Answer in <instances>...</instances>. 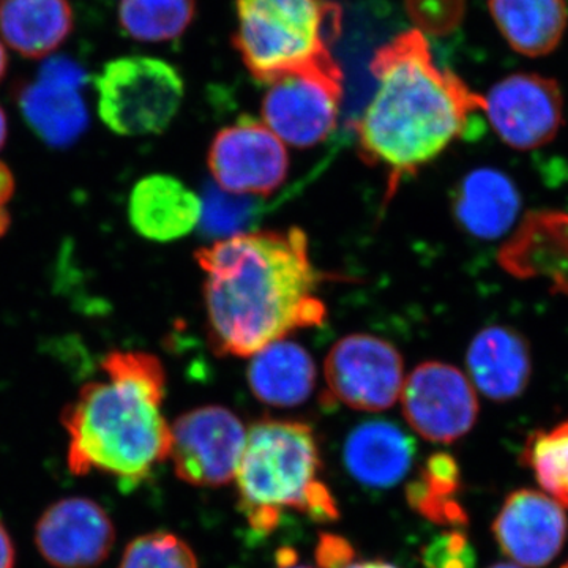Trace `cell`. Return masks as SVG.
<instances>
[{"mask_svg":"<svg viewBox=\"0 0 568 568\" xmlns=\"http://www.w3.org/2000/svg\"><path fill=\"white\" fill-rule=\"evenodd\" d=\"M209 339L220 355L252 357L298 328L323 325L325 276L298 227L220 239L197 250Z\"/></svg>","mask_w":568,"mask_h":568,"instance_id":"cell-1","label":"cell"},{"mask_svg":"<svg viewBox=\"0 0 568 568\" xmlns=\"http://www.w3.org/2000/svg\"><path fill=\"white\" fill-rule=\"evenodd\" d=\"M377 89L355 122L358 149L368 164L387 171V197L467 132L484 111V97L454 71L440 69L417 29L379 48L369 63Z\"/></svg>","mask_w":568,"mask_h":568,"instance_id":"cell-2","label":"cell"},{"mask_svg":"<svg viewBox=\"0 0 568 568\" xmlns=\"http://www.w3.org/2000/svg\"><path fill=\"white\" fill-rule=\"evenodd\" d=\"M102 368L106 379L85 384L63 409L67 463L74 476L97 470L138 487L170 457L166 375L155 355L132 351L108 354Z\"/></svg>","mask_w":568,"mask_h":568,"instance_id":"cell-3","label":"cell"},{"mask_svg":"<svg viewBox=\"0 0 568 568\" xmlns=\"http://www.w3.org/2000/svg\"><path fill=\"white\" fill-rule=\"evenodd\" d=\"M235 13L233 44L254 80L271 85L293 74H343L331 51L342 33L338 3L235 0Z\"/></svg>","mask_w":568,"mask_h":568,"instance_id":"cell-4","label":"cell"},{"mask_svg":"<svg viewBox=\"0 0 568 568\" xmlns=\"http://www.w3.org/2000/svg\"><path fill=\"white\" fill-rule=\"evenodd\" d=\"M320 469V447L312 426L284 420L254 424L246 433L235 474L239 506L253 532H274L283 508L304 511L310 493L321 481Z\"/></svg>","mask_w":568,"mask_h":568,"instance_id":"cell-5","label":"cell"},{"mask_svg":"<svg viewBox=\"0 0 568 568\" xmlns=\"http://www.w3.org/2000/svg\"><path fill=\"white\" fill-rule=\"evenodd\" d=\"M97 108L104 125L121 136L163 133L183 102L185 84L170 62L151 55H123L95 78Z\"/></svg>","mask_w":568,"mask_h":568,"instance_id":"cell-6","label":"cell"},{"mask_svg":"<svg viewBox=\"0 0 568 568\" xmlns=\"http://www.w3.org/2000/svg\"><path fill=\"white\" fill-rule=\"evenodd\" d=\"M327 398L366 413L398 402L405 386L402 354L379 336L354 334L339 339L324 364Z\"/></svg>","mask_w":568,"mask_h":568,"instance_id":"cell-7","label":"cell"},{"mask_svg":"<svg viewBox=\"0 0 568 568\" xmlns=\"http://www.w3.org/2000/svg\"><path fill=\"white\" fill-rule=\"evenodd\" d=\"M241 418L223 406L183 414L171 426L170 457L175 474L194 487H222L234 480L246 443Z\"/></svg>","mask_w":568,"mask_h":568,"instance_id":"cell-8","label":"cell"},{"mask_svg":"<svg viewBox=\"0 0 568 568\" xmlns=\"http://www.w3.org/2000/svg\"><path fill=\"white\" fill-rule=\"evenodd\" d=\"M207 162L216 186L245 196L274 193L290 170L284 142L250 115H242L215 134Z\"/></svg>","mask_w":568,"mask_h":568,"instance_id":"cell-9","label":"cell"},{"mask_svg":"<svg viewBox=\"0 0 568 568\" xmlns=\"http://www.w3.org/2000/svg\"><path fill=\"white\" fill-rule=\"evenodd\" d=\"M402 395L407 424L426 440L455 443L476 425V388L455 366L443 362L418 365L407 376Z\"/></svg>","mask_w":568,"mask_h":568,"instance_id":"cell-10","label":"cell"},{"mask_svg":"<svg viewBox=\"0 0 568 568\" xmlns=\"http://www.w3.org/2000/svg\"><path fill=\"white\" fill-rule=\"evenodd\" d=\"M88 71L69 55L47 59L36 80L18 91V104L26 123L50 148L74 144L88 130L89 115L84 91Z\"/></svg>","mask_w":568,"mask_h":568,"instance_id":"cell-11","label":"cell"},{"mask_svg":"<svg viewBox=\"0 0 568 568\" xmlns=\"http://www.w3.org/2000/svg\"><path fill=\"white\" fill-rule=\"evenodd\" d=\"M342 102L343 74L302 73L272 82L261 112L280 140L308 149L335 132Z\"/></svg>","mask_w":568,"mask_h":568,"instance_id":"cell-12","label":"cell"},{"mask_svg":"<svg viewBox=\"0 0 568 568\" xmlns=\"http://www.w3.org/2000/svg\"><path fill=\"white\" fill-rule=\"evenodd\" d=\"M484 100V112L497 136L517 151L547 145L562 126V92L551 78L510 74L496 82Z\"/></svg>","mask_w":568,"mask_h":568,"instance_id":"cell-13","label":"cell"},{"mask_svg":"<svg viewBox=\"0 0 568 568\" xmlns=\"http://www.w3.org/2000/svg\"><path fill=\"white\" fill-rule=\"evenodd\" d=\"M115 528L102 506L88 497L52 504L36 526L40 555L55 568H95L108 559Z\"/></svg>","mask_w":568,"mask_h":568,"instance_id":"cell-14","label":"cell"},{"mask_svg":"<svg viewBox=\"0 0 568 568\" xmlns=\"http://www.w3.org/2000/svg\"><path fill=\"white\" fill-rule=\"evenodd\" d=\"M493 534L504 555L526 568L548 566L568 536V519L552 497L534 489L511 493L493 523Z\"/></svg>","mask_w":568,"mask_h":568,"instance_id":"cell-15","label":"cell"},{"mask_svg":"<svg viewBox=\"0 0 568 568\" xmlns=\"http://www.w3.org/2000/svg\"><path fill=\"white\" fill-rule=\"evenodd\" d=\"M500 267L519 280H541L568 297V213L530 212L503 245Z\"/></svg>","mask_w":568,"mask_h":568,"instance_id":"cell-16","label":"cell"},{"mask_svg":"<svg viewBox=\"0 0 568 568\" xmlns=\"http://www.w3.org/2000/svg\"><path fill=\"white\" fill-rule=\"evenodd\" d=\"M466 362L474 386L497 403L518 398L532 375L528 339L506 325L478 332L467 349Z\"/></svg>","mask_w":568,"mask_h":568,"instance_id":"cell-17","label":"cell"},{"mask_svg":"<svg viewBox=\"0 0 568 568\" xmlns=\"http://www.w3.org/2000/svg\"><path fill=\"white\" fill-rule=\"evenodd\" d=\"M201 213V197L171 175H148L130 194V223L148 241L164 244L185 237L200 224Z\"/></svg>","mask_w":568,"mask_h":568,"instance_id":"cell-18","label":"cell"},{"mask_svg":"<svg viewBox=\"0 0 568 568\" xmlns=\"http://www.w3.org/2000/svg\"><path fill=\"white\" fill-rule=\"evenodd\" d=\"M416 444L398 425L369 420L355 426L346 437L343 462L347 473L368 488L395 487L409 474Z\"/></svg>","mask_w":568,"mask_h":568,"instance_id":"cell-19","label":"cell"},{"mask_svg":"<svg viewBox=\"0 0 568 568\" xmlns=\"http://www.w3.org/2000/svg\"><path fill=\"white\" fill-rule=\"evenodd\" d=\"M519 209L517 185L507 174L491 168L467 174L455 190V220L481 241L503 237L517 222Z\"/></svg>","mask_w":568,"mask_h":568,"instance_id":"cell-20","label":"cell"},{"mask_svg":"<svg viewBox=\"0 0 568 568\" xmlns=\"http://www.w3.org/2000/svg\"><path fill=\"white\" fill-rule=\"evenodd\" d=\"M252 357L246 377L253 395L265 405H304L315 390V361L297 343L280 339Z\"/></svg>","mask_w":568,"mask_h":568,"instance_id":"cell-21","label":"cell"},{"mask_svg":"<svg viewBox=\"0 0 568 568\" xmlns=\"http://www.w3.org/2000/svg\"><path fill=\"white\" fill-rule=\"evenodd\" d=\"M69 0H2L0 36L11 50L24 58L51 54L73 31Z\"/></svg>","mask_w":568,"mask_h":568,"instance_id":"cell-22","label":"cell"},{"mask_svg":"<svg viewBox=\"0 0 568 568\" xmlns=\"http://www.w3.org/2000/svg\"><path fill=\"white\" fill-rule=\"evenodd\" d=\"M488 7L511 50L528 58L555 51L567 31L566 0H488Z\"/></svg>","mask_w":568,"mask_h":568,"instance_id":"cell-23","label":"cell"},{"mask_svg":"<svg viewBox=\"0 0 568 568\" xmlns=\"http://www.w3.org/2000/svg\"><path fill=\"white\" fill-rule=\"evenodd\" d=\"M459 489L462 470L457 459L440 452L426 459L416 480L407 485L406 497L422 517L436 525L462 529L469 518L458 500Z\"/></svg>","mask_w":568,"mask_h":568,"instance_id":"cell-24","label":"cell"},{"mask_svg":"<svg viewBox=\"0 0 568 568\" xmlns=\"http://www.w3.org/2000/svg\"><path fill=\"white\" fill-rule=\"evenodd\" d=\"M196 17V0H121L119 22L130 39L162 43L179 39Z\"/></svg>","mask_w":568,"mask_h":568,"instance_id":"cell-25","label":"cell"},{"mask_svg":"<svg viewBox=\"0 0 568 568\" xmlns=\"http://www.w3.org/2000/svg\"><path fill=\"white\" fill-rule=\"evenodd\" d=\"M521 462L532 469L549 497L568 507V420L548 432L532 433L526 440Z\"/></svg>","mask_w":568,"mask_h":568,"instance_id":"cell-26","label":"cell"},{"mask_svg":"<svg viewBox=\"0 0 568 568\" xmlns=\"http://www.w3.org/2000/svg\"><path fill=\"white\" fill-rule=\"evenodd\" d=\"M201 226L204 233L220 239L245 234L257 215L256 201L245 194L224 192L220 186H209L204 193Z\"/></svg>","mask_w":568,"mask_h":568,"instance_id":"cell-27","label":"cell"},{"mask_svg":"<svg viewBox=\"0 0 568 568\" xmlns=\"http://www.w3.org/2000/svg\"><path fill=\"white\" fill-rule=\"evenodd\" d=\"M119 568H200L193 549L171 532H151L130 541Z\"/></svg>","mask_w":568,"mask_h":568,"instance_id":"cell-28","label":"cell"},{"mask_svg":"<svg viewBox=\"0 0 568 568\" xmlns=\"http://www.w3.org/2000/svg\"><path fill=\"white\" fill-rule=\"evenodd\" d=\"M405 10L424 36L446 37L457 31L466 17V0H405Z\"/></svg>","mask_w":568,"mask_h":568,"instance_id":"cell-29","label":"cell"},{"mask_svg":"<svg viewBox=\"0 0 568 568\" xmlns=\"http://www.w3.org/2000/svg\"><path fill=\"white\" fill-rule=\"evenodd\" d=\"M426 568H476L477 556L462 529H450L433 538L422 551Z\"/></svg>","mask_w":568,"mask_h":568,"instance_id":"cell-30","label":"cell"},{"mask_svg":"<svg viewBox=\"0 0 568 568\" xmlns=\"http://www.w3.org/2000/svg\"><path fill=\"white\" fill-rule=\"evenodd\" d=\"M353 545L334 534H323L317 541L316 562L321 568H346L354 562Z\"/></svg>","mask_w":568,"mask_h":568,"instance_id":"cell-31","label":"cell"},{"mask_svg":"<svg viewBox=\"0 0 568 568\" xmlns=\"http://www.w3.org/2000/svg\"><path fill=\"white\" fill-rule=\"evenodd\" d=\"M14 552L13 540H11L9 530L0 523V568H14Z\"/></svg>","mask_w":568,"mask_h":568,"instance_id":"cell-32","label":"cell"},{"mask_svg":"<svg viewBox=\"0 0 568 568\" xmlns=\"http://www.w3.org/2000/svg\"><path fill=\"white\" fill-rule=\"evenodd\" d=\"M14 194L13 173L6 163L0 162V207H6Z\"/></svg>","mask_w":568,"mask_h":568,"instance_id":"cell-33","label":"cell"},{"mask_svg":"<svg viewBox=\"0 0 568 568\" xmlns=\"http://www.w3.org/2000/svg\"><path fill=\"white\" fill-rule=\"evenodd\" d=\"M276 562L278 568L294 566L297 564V552L293 548H282L276 552Z\"/></svg>","mask_w":568,"mask_h":568,"instance_id":"cell-34","label":"cell"},{"mask_svg":"<svg viewBox=\"0 0 568 568\" xmlns=\"http://www.w3.org/2000/svg\"><path fill=\"white\" fill-rule=\"evenodd\" d=\"M346 568H398L392 564L383 562V560H369V562H353Z\"/></svg>","mask_w":568,"mask_h":568,"instance_id":"cell-35","label":"cell"},{"mask_svg":"<svg viewBox=\"0 0 568 568\" xmlns=\"http://www.w3.org/2000/svg\"><path fill=\"white\" fill-rule=\"evenodd\" d=\"M11 224V216L9 211L6 207H0V239L3 237L7 233H9Z\"/></svg>","mask_w":568,"mask_h":568,"instance_id":"cell-36","label":"cell"},{"mask_svg":"<svg viewBox=\"0 0 568 568\" xmlns=\"http://www.w3.org/2000/svg\"><path fill=\"white\" fill-rule=\"evenodd\" d=\"M7 133H9V122H7L6 111L0 108V149L6 144Z\"/></svg>","mask_w":568,"mask_h":568,"instance_id":"cell-37","label":"cell"},{"mask_svg":"<svg viewBox=\"0 0 568 568\" xmlns=\"http://www.w3.org/2000/svg\"><path fill=\"white\" fill-rule=\"evenodd\" d=\"M7 65H9V58H7L6 48L0 41V80L6 77Z\"/></svg>","mask_w":568,"mask_h":568,"instance_id":"cell-38","label":"cell"},{"mask_svg":"<svg viewBox=\"0 0 568 568\" xmlns=\"http://www.w3.org/2000/svg\"><path fill=\"white\" fill-rule=\"evenodd\" d=\"M489 568H519V567L514 566V564H496V566H493Z\"/></svg>","mask_w":568,"mask_h":568,"instance_id":"cell-39","label":"cell"},{"mask_svg":"<svg viewBox=\"0 0 568 568\" xmlns=\"http://www.w3.org/2000/svg\"><path fill=\"white\" fill-rule=\"evenodd\" d=\"M283 568H312V567H308V566H297V564H294V566L283 567Z\"/></svg>","mask_w":568,"mask_h":568,"instance_id":"cell-40","label":"cell"},{"mask_svg":"<svg viewBox=\"0 0 568 568\" xmlns=\"http://www.w3.org/2000/svg\"><path fill=\"white\" fill-rule=\"evenodd\" d=\"M560 568H568V562L564 564V566Z\"/></svg>","mask_w":568,"mask_h":568,"instance_id":"cell-41","label":"cell"}]
</instances>
